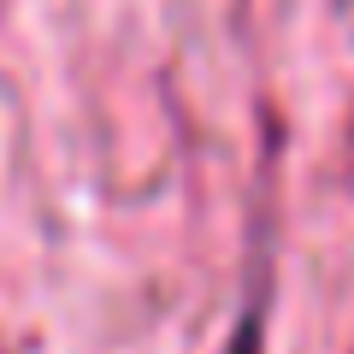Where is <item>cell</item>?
Instances as JSON below:
<instances>
[{
  "label": "cell",
  "instance_id": "obj_1",
  "mask_svg": "<svg viewBox=\"0 0 354 354\" xmlns=\"http://www.w3.org/2000/svg\"><path fill=\"white\" fill-rule=\"evenodd\" d=\"M225 354H260V325H254V319H242V330L230 337Z\"/></svg>",
  "mask_w": 354,
  "mask_h": 354
}]
</instances>
